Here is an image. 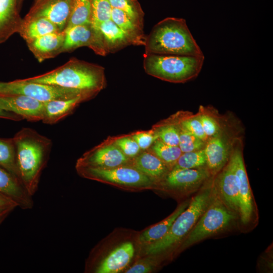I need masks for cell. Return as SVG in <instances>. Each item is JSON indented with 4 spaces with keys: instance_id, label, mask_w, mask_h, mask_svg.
Segmentation results:
<instances>
[{
    "instance_id": "cell-1",
    "label": "cell",
    "mask_w": 273,
    "mask_h": 273,
    "mask_svg": "<svg viewBox=\"0 0 273 273\" xmlns=\"http://www.w3.org/2000/svg\"><path fill=\"white\" fill-rule=\"evenodd\" d=\"M23 79L74 89L88 99L95 97L106 85L104 67L75 58L48 72Z\"/></svg>"
},
{
    "instance_id": "cell-2",
    "label": "cell",
    "mask_w": 273,
    "mask_h": 273,
    "mask_svg": "<svg viewBox=\"0 0 273 273\" xmlns=\"http://www.w3.org/2000/svg\"><path fill=\"white\" fill-rule=\"evenodd\" d=\"M13 139L20 179L32 196L37 191L42 172L47 165L52 141L28 127L22 128Z\"/></svg>"
},
{
    "instance_id": "cell-3",
    "label": "cell",
    "mask_w": 273,
    "mask_h": 273,
    "mask_svg": "<svg viewBox=\"0 0 273 273\" xmlns=\"http://www.w3.org/2000/svg\"><path fill=\"white\" fill-rule=\"evenodd\" d=\"M144 46L145 54L204 56L183 18L167 17L157 23Z\"/></svg>"
},
{
    "instance_id": "cell-4",
    "label": "cell",
    "mask_w": 273,
    "mask_h": 273,
    "mask_svg": "<svg viewBox=\"0 0 273 273\" xmlns=\"http://www.w3.org/2000/svg\"><path fill=\"white\" fill-rule=\"evenodd\" d=\"M213 177L191 199L188 207L176 218L167 234L161 239L147 244L145 249L147 254L163 252L185 239L210 201L214 190Z\"/></svg>"
},
{
    "instance_id": "cell-5",
    "label": "cell",
    "mask_w": 273,
    "mask_h": 273,
    "mask_svg": "<svg viewBox=\"0 0 273 273\" xmlns=\"http://www.w3.org/2000/svg\"><path fill=\"white\" fill-rule=\"evenodd\" d=\"M143 66L148 75L172 83H185L196 78L204 56L144 54Z\"/></svg>"
},
{
    "instance_id": "cell-6",
    "label": "cell",
    "mask_w": 273,
    "mask_h": 273,
    "mask_svg": "<svg viewBox=\"0 0 273 273\" xmlns=\"http://www.w3.org/2000/svg\"><path fill=\"white\" fill-rule=\"evenodd\" d=\"M237 217L220 199L214 188L206 209L183 240L181 248H187L226 230L235 222Z\"/></svg>"
},
{
    "instance_id": "cell-7",
    "label": "cell",
    "mask_w": 273,
    "mask_h": 273,
    "mask_svg": "<svg viewBox=\"0 0 273 273\" xmlns=\"http://www.w3.org/2000/svg\"><path fill=\"white\" fill-rule=\"evenodd\" d=\"M81 177L128 189L158 188L159 183L130 165L110 168L75 167Z\"/></svg>"
},
{
    "instance_id": "cell-8",
    "label": "cell",
    "mask_w": 273,
    "mask_h": 273,
    "mask_svg": "<svg viewBox=\"0 0 273 273\" xmlns=\"http://www.w3.org/2000/svg\"><path fill=\"white\" fill-rule=\"evenodd\" d=\"M15 95L26 96L42 102L78 97L86 101L89 100L78 91L59 86L30 82L23 79L0 81V96Z\"/></svg>"
},
{
    "instance_id": "cell-9",
    "label": "cell",
    "mask_w": 273,
    "mask_h": 273,
    "mask_svg": "<svg viewBox=\"0 0 273 273\" xmlns=\"http://www.w3.org/2000/svg\"><path fill=\"white\" fill-rule=\"evenodd\" d=\"M233 147L229 158L237 176L239 203V218L243 225L252 220L254 212L253 198L246 171L241 147Z\"/></svg>"
},
{
    "instance_id": "cell-10",
    "label": "cell",
    "mask_w": 273,
    "mask_h": 273,
    "mask_svg": "<svg viewBox=\"0 0 273 273\" xmlns=\"http://www.w3.org/2000/svg\"><path fill=\"white\" fill-rule=\"evenodd\" d=\"M131 160L118 147L106 140L83 154L75 167L110 168L129 165Z\"/></svg>"
},
{
    "instance_id": "cell-11",
    "label": "cell",
    "mask_w": 273,
    "mask_h": 273,
    "mask_svg": "<svg viewBox=\"0 0 273 273\" xmlns=\"http://www.w3.org/2000/svg\"><path fill=\"white\" fill-rule=\"evenodd\" d=\"M64 40L61 53L69 52L82 47L92 49L101 56L107 54L104 44L101 33L92 23L76 25L65 28Z\"/></svg>"
},
{
    "instance_id": "cell-12",
    "label": "cell",
    "mask_w": 273,
    "mask_h": 273,
    "mask_svg": "<svg viewBox=\"0 0 273 273\" xmlns=\"http://www.w3.org/2000/svg\"><path fill=\"white\" fill-rule=\"evenodd\" d=\"M213 176L206 167L195 169H172L159 182V188L186 194L200 190Z\"/></svg>"
},
{
    "instance_id": "cell-13",
    "label": "cell",
    "mask_w": 273,
    "mask_h": 273,
    "mask_svg": "<svg viewBox=\"0 0 273 273\" xmlns=\"http://www.w3.org/2000/svg\"><path fill=\"white\" fill-rule=\"evenodd\" d=\"M213 181L220 199L239 217L238 183L236 175L229 160L221 170L213 176Z\"/></svg>"
},
{
    "instance_id": "cell-14",
    "label": "cell",
    "mask_w": 273,
    "mask_h": 273,
    "mask_svg": "<svg viewBox=\"0 0 273 273\" xmlns=\"http://www.w3.org/2000/svg\"><path fill=\"white\" fill-rule=\"evenodd\" d=\"M44 102L21 95L0 96V108L29 121L41 120Z\"/></svg>"
},
{
    "instance_id": "cell-15",
    "label": "cell",
    "mask_w": 273,
    "mask_h": 273,
    "mask_svg": "<svg viewBox=\"0 0 273 273\" xmlns=\"http://www.w3.org/2000/svg\"><path fill=\"white\" fill-rule=\"evenodd\" d=\"M232 145L223 131L209 138L206 142L204 150L206 168L212 176H215L228 163Z\"/></svg>"
},
{
    "instance_id": "cell-16",
    "label": "cell",
    "mask_w": 273,
    "mask_h": 273,
    "mask_svg": "<svg viewBox=\"0 0 273 273\" xmlns=\"http://www.w3.org/2000/svg\"><path fill=\"white\" fill-rule=\"evenodd\" d=\"M73 0H46L27 15L24 20L45 18L63 31L66 28Z\"/></svg>"
},
{
    "instance_id": "cell-17",
    "label": "cell",
    "mask_w": 273,
    "mask_h": 273,
    "mask_svg": "<svg viewBox=\"0 0 273 273\" xmlns=\"http://www.w3.org/2000/svg\"><path fill=\"white\" fill-rule=\"evenodd\" d=\"M0 193L14 201L23 210L31 209L34 205L32 196L21 181L0 166Z\"/></svg>"
},
{
    "instance_id": "cell-18",
    "label": "cell",
    "mask_w": 273,
    "mask_h": 273,
    "mask_svg": "<svg viewBox=\"0 0 273 273\" xmlns=\"http://www.w3.org/2000/svg\"><path fill=\"white\" fill-rule=\"evenodd\" d=\"M64 40V31H58L37 38L27 44L35 58L41 62L61 54Z\"/></svg>"
},
{
    "instance_id": "cell-19",
    "label": "cell",
    "mask_w": 273,
    "mask_h": 273,
    "mask_svg": "<svg viewBox=\"0 0 273 273\" xmlns=\"http://www.w3.org/2000/svg\"><path fill=\"white\" fill-rule=\"evenodd\" d=\"M129 165L158 183L170 171L168 167L149 149L131 159Z\"/></svg>"
},
{
    "instance_id": "cell-20",
    "label": "cell",
    "mask_w": 273,
    "mask_h": 273,
    "mask_svg": "<svg viewBox=\"0 0 273 273\" xmlns=\"http://www.w3.org/2000/svg\"><path fill=\"white\" fill-rule=\"evenodd\" d=\"M134 253L130 242L122 243L113 250L99 264L96 273H117L124 269L130 262Z\"/></svg>"
},
{
    "instance_id": "cell-21",
    "label": "cell",
    "mask_w": 273,
    "mask_h": 273,
    "mask_svg": "<svg viewBox=\"0 0 273 273\" xmlns=\"http://www.w3.org/2000/svg\"><path fill=\"white\" fill-rule=\"evenodd\" d=\"M23 20L16 11V0H0V44L19 33Z\"/></svg>"
},
{
    "instance_id": "cell-22",
    "label": "cell",
    "mask_w": 273,
    "mask_h": 273,
    "mask_svg": "<svg viewBox=\"0 0 273 273\" xmlns=\"http://www.w3.org/2000/svg\"><path fill=\"white\" fill-rule=\"evenodd\" d=\"M85 101L84 98L78 97L44 102L41 121L46 124H54L70 114L80 103Z\"/></svg>"
},
{
    "instance_id": "cell-23",
    "label": "cell",
    "mask_w": 273,
    "mask_h": 273,
    "mask_svg": "<svg viewBox=\"0 0 273 273\" xmlns=\"http://www.w3.org/2000/svg\"><path fill=\"white\" fill-rule=\"evenodd\" d=\"M107 54L117 52L132 45L127 35L111 19L102 22L98 27Z\"/></svg>"
},
{
    "instance_id": "cell-24",
    "label": "cell",
    "mask_w": 273,
    "mask_h": 273,
    "mask_svg": "<svg viewBox=\"0 0 273 273\" xmlns=\"http://www.w3.org/2000/svg\"><path fill=\"white\" fill-rule=\"evenodd\" d=\"M111 19L127 35L132 45L144 46L146 36L143 27L136 23L125 12L112 8Z\"/></svg>"
},
{
    "instance_id": "cell-25",
    "label": "cell",
    "mask_w": 273,
    "mask_h": 273,
    "mask_svg": "<svg viewBox=\"0 0 273 273\" xmlns=\"http://www.w3.org/2000/svg\"><path fill=\"white\" fill-rule=\"evenodd\" d=\"M58 31H60L59 28L50 20L37 17L23 19L19 33L27 43L44 35Z\"/></svg>"
},
{
    "instance_id": "cell-26",
    "label": "cell",
    "mask_w": 273,
    "mask_h": 273,
    "mask_svg": "<svg viewBox=\"0 0 273 273\" xmlns=\"http://www.w3.org/2000/svg\"><path fill=\"white\" fill-rule=\"evenodd\" d=\"M190 201L180 204L168 217L143 232L139 237L143 244H149L162 238L168 232L176 218L188 207Z\"/></svg>"
},
{
    "instance_id": "cell-27",
    "label": "cell",
    "mask_w": 273,
    "mask_h": 273,
    "mask_svg": "<svg viewBox=\"0 0 273 273\" xmlns=\"http://www.w3.org/2000/svg\"><path fill=\"white\" fill-rule=\"evenodd\" d=\"M158 139L171 146H178L179 126L178 113L153 126Z\"/></svg>"
},
{
    "instance_id": "cell-28",
    "label": "cell",
    "mask_w": 273,
    "mask_h": 273,
    "mask_svg": "<svg viewBox=\"0 0 273 273\" xmlns=\"http://www.w3.org/2000/svg\"><path fill=\"white\" fill-rule=\"evenodd\" d=\"M0 166L20 180L16 163L15 145L13 138H0Z\"/></svg>"
},
{
    "instance_id": "cell-29",
    "label": "cell",
    "mask_w": 273,
    "mask_h": 273,
    "mask_svg": "<svg viewBox=\"0 0 273 273\" xmlns=\"http://www.w3.org/2000/svg\"><path fill=\"white\" fill-rule=\"evenodd\" d=\"M91 23V0H73L65 28Z\"/></svg>"
},
{
    "instance_id": "cell-30",
    "label": "cell",
    "mask_w": 273,
    "mask_h": 273,
    "mask_svg": "<svg viewBox=\"0 0 273 273\" xmlns=\"http://www.w3.org/2000/svg\"><path fill=\"white\" fill-rule=\"evenodd\" d=\"M149 149L171 170L182 153L178 146H171L157 139Z\"/></svg>"
},
{
    "instance_id": "cell-31",
    "label": "cell",
    "mask_w": 273,
    "mask_h": 273,
    "mask_svg": "<svg viewBox=\"0 0 273 273\" xmlns=\"http://www.w3.org/2000/svg\"><path fill=\"white\" fill-rule=\"evenodd\" d=\"M204 167H206V160L203 149L182 153L172 169H195Z\"/></svg>"
},
{
    "instance_id": "cell-32",
    "label": "cell",
    "mask_w": 273,
    "mask_h": 273,
    "mask_svg": "<svg viewBox=\"0 0 273 273\" xmlns=\"http://www.w3.org/2000/svg\"><path fill=\"white\" fill-rule=\"evenodd\" d=\"M196 114L208 139L223 131L219 119L203 106H201Z\"/></svg>"
},
{
    "instance_id": "cell-33",
    "label": "cell",
    "mask_w": 273,
    "mask_h": 273,
    "mask_svg": "<svg viewBox=\"0 0 273 273\" xmlns=\"http://www.w3.org/2000/svg\"><path fill=\"white\" fill-rule=\"evenodd\" d=\"M112 9L108 0H91V23L98 28L102 22L111 19Z\"/></svg>"
},
{
    "instance_id": "cell-34",
    "label": "cell",
    "mask_w": 273,
    "mask_h": 273,
    "mask_svg": "<svg viewBox=\"0 0 273 273\" xmlns=\"http://www.w3.org/2000/svg\"><path fill=\"white\" fill-rule=\"evenodd\" d=\"M107 140L118 147L124 154L130 159L136 156L142 151L130 134L109 136Z\"/></svg>"
},
{
    "instance_id": "cell-35",
    "label": "cell",
    "mask_w": 273,
    "mask_h": 273,
    "mask_svg": "<svg viewBox=\"0 0 273 273\" xmlns=\"http://www.w3.org/2000/svg\"><path fill=\"white\" fill-rule=\"evenodd\" d=\"M179 114V123L180 125L196 137L206 142L208 138L206 136L202 124L197 114L186 115Z\"/></svg>"
},
{
    "instance_id": "cell-36",
    "label": "cell",
    "mask_w": 273,
    "mask_h": 273,
    "mask_svg": "<svg viewBox=\"0 0 273 273\" xmlns=\"http://www.w3.org/2000/svg\"><path fill=\"white\" fill-rule=\"evenodd\" d=\"M179 139L178 147L182 153L197 151L204 148L205 142L183 128L180 125L179 123Z\"/></svg>"
},
{
    "instance_id": "cell-37",
    "label": "cell",
    "mask_w": 273,
    "mask_h": 273,
    "mask_svg": "<svg viewBox=\"0 0 273 273\" xmlns=\"http://www.w3.org/2000/svg\"><path fill=\"white\" fill-rule=\"evenodd\" d=\"M112 8L128 14L136 23L143 27V14L133 0H108Z\"/></svg>"
},
{
    "instance_id": "cell-38",
    "label": "cell",
    "mask_w": 273,
    "mask_h": 273,
    "mask_svg": "<svg viewBox=\"0 0 273 273\" xmlns=\"http://www.w3.org/2000/svg\"><path fill=\"white\" fill-rule=\"evenodd\" d=\"M131 136L137 143L142 151L150 148L153 143L158 139L153 128L149 130L137 131L130 133Z\"/></svg>"
},
{
    "instance_id": "cell-39",
    "label": "cell",
    "mask_w": 273,
    "mask_h": 273,
    "mask_svg": "<svg viewBox=\"0 0 273 273\" xmlns=\"http://www.w3.org/2000/svg\"><path fill=\"white\" fill-rule=\"evenodd\" d=\"M154 262L150 258L140 259L128 269L126 273H146L150 272L154 266Z\"/></svg>"
},
{
    "instance_id": "cell-40",
    "label": "cell",
    "mask_w": 273,
    "mask_h": 273,
    "mask_svg": "<svg viewBox=\"0 0 273 273\" xmlns=\"http://www.w3.org/2000/svg\"><path fill=\"white\" fill-rule=\"evenodd\" d=\"M18 207L14 201L0 193V208H14Z\"/></svg>"
},
{
    "instance_id": "cell-41",
    "label": "cell",
    "mask_w": 273,
    "mask_h": 273,
    "mask_svg": "<svg viewBox=\"0 0 273 273\" xmlns=\"http://www.w3.org/2000/svg\"><path fill=\"white\" fill-rule=\"evenodd\" d=\"M0 118L13 121H20L23 119L20 116L0 108Z\"/></svg>"
},
{
    "instance_id": "cell-42",
    "label": "cell",
    "mask_w": 273,
    "mask_h": 273,
    "mask_svg": "<svg viewBox=\"0 0 273 273\" xmlns=\"http://www.w3.org/2000/svg\"><path fill=\"white\" fill-rule=\"evenodd\" d=\"M15 209L14 208H0V225Z\"/></svg>"
}]
</instances>
